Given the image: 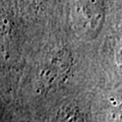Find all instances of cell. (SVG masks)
<instances>
[{"label": "cell", "mask_w": 122, "mask_h": 122, "mask_svg": "<svg viewBox=\"0 0 122 122\" xmlns=\"http://www.w3.org/2000/svg\"><path fill=\"white\" fill-rule=\"evenodd\" d=\"M70 53L66 49L53 51L40 72L39 85L43 89H50L57 81H62L70 67Z\"/></svg>", "instance_id": "obj_1"}, {"label": "cell", "mask_w": 122, "mask_h": 122, "mask_svg": "<svg viewBox=\"0 0 122 122\" xmlns=\"http://www.w3.org/2000/svg\"><path fill=\"white\" fill-rule=\"evenodd\" d=\"M54 122H83V120L77 108L67 106L60 110Z\"/></svg>", "instance_id": "obj_2"}]
</instances>
